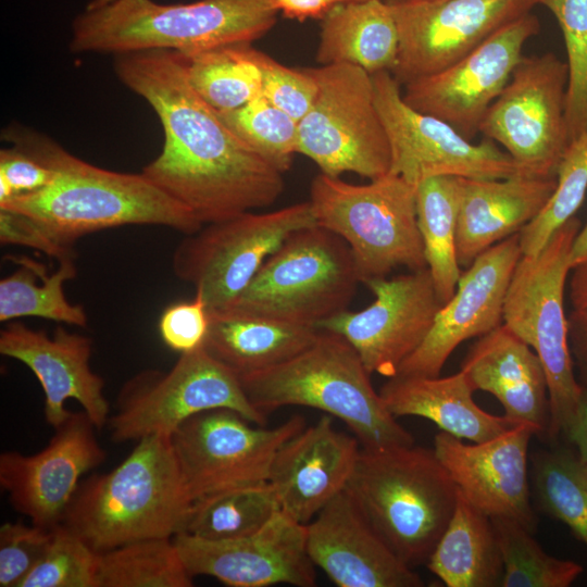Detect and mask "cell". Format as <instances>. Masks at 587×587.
Segmentation results:
<instances>
[{"instance_id":"6da1fadb","label":"cell","mask_w":587,"mask_h":587,"mask_svg":"<svg viewBox=\"0 0 587 587\" xmlns=\"http://www.w3.org/2000/svg\"><path fill=\"white\" fill-rule=\"evenodd\" d=\"M114 71L150 104L163 127V148L141 174L203 225L268 207L283 193L284 174L192 89L179 52L116 54Z\"/></svg>"},{"instance_id":"7a4b0ae2","label":"cell","mask_w":587,"mask_h":587,"mask_svg":"<svg viewBox=\"0 0 587 587\" xmlns=\"http://www.w3.org/2000/svg\"><path fill=\"white\" fill-rule=\"evenodd\" d=\"M2 139L54 171L43 189L3 204L38 223L53 239L74 248L88 234L125 225L165 226L190 235L203 224L141 173L104 170L71 154L48 136L14 125Z\"/></svg>"},{"instance_id":"3957f363","label":"cell","mask_w":587,"mask_h":587,"mask_svg":"<svg viewBox=\"0 0 587 587\" xmlns=\"http://www.w3.org/2000/svg\"><path fill=\"white\" fill-rule=\"evenodd\" d=\"M113 470L82 480L62 524L96 552L184 530L192 499L171 436L139 439Z\"/></svg>"},{"instance_id":"277c9868","label":"cell","mask_w":587,"mask_h":587,"mask_svg":"<svg viewBox=\"0 0 587 587\" xmlns=\"http://www.w3.org/2000/svg\"><path fill=\"white\" fill-rule=\"evenodd\" d=\"M277 14L272 0H112L76 16L70 48L114 55L150 49L191 54L251 45L276 24Z\"/></svg>"},{"instance_id":"5b68a950","label":"cell","mask_w":587,"mask_h":587,"mask_svg":"<svg viewBox=\"0 0 587 587\" xmlns=\"http://www.w3.org/2000/svg\"><path fill=\"white\" fill-rule=\"evenodd\" d=\"M239 380L249 402L265 415L280 407H308L344 422L362 448L414 445L374 389L359 353L336 333L320 329L302 352Z\"/></svg>"},{"instance_id":"8992f818","label":"cell","mask_w":587,"mask_h":587,"mask_svg":"<svg viewBox=\"0 0 587 587\" xmlns=\"http://www.w3.org/2000/svg\"><path fill=\"white\" fill-rule=\"evenodd\" d=\"M345 490L377 536L413 570L428 562L458 500L434 449L415 445L361 448Z\"/></svg>"},{"instance_id":"52a82bcc","label":"cell","mask_w":587,"mask_h":587,"mask_svg":"<svg viewBox=\"0 0 587 587\" xmlns=\"http://www.w3.org/2000/svg\"><path fill=\"white\" fill-rule=\"evenodd\" d=\"M579 229L580 222L573 216L540 252L521 257L502 311V323L536 352L544 366L550 409L546 437L551 441L563 436L583 392L574 374L563 302L570 251Z\"/></svg>"},{"instance_id":"ba28073f","label":"cell","mask_w":587,"mask_h":587,"mask_svg":"<svg viewBox=\"0 0 587 587\" xmlns=\"http://www.w3.org/2000/svg\"><path fill=\"white\" fill-rule=\"evenodd\" d=\"M415 191L391 173L363 185L320 173L311 182L309 201L316 224L347 242L360 282L366 284L400 266L427 267Z\"/></svg>"},{"instance_id":"9c48e42d","label":"cell","mask_w":587,"mask_h":587,"mask_svg":"<svg viewBox=\"0 0 587 587\" xmlns=\"http://www.w3.org/2000/svg\"><path fill=\"white\" fill-rule=\"evenodd\" d=\"M359 283L347 242L315 224L290 234L229 307L317 328L348 310Z\"/></svg>"},{"instance_id":"30bf717a","label":"cell","mask_w":587,"mask_h":587,"mask_svg":"<svg viewBox=\"0 0 587 587\" xmlns=\"http://www.w3.org/2000/svg\"><path fill=\"white\" fill-rule=\"evenodd\" d=\"M305 68L317 91L298 122V153L332 177L354 173L373 180L387 175L390 143L376 107L372 75L348 63Z\"/></svg>"},{"instance_id":"8fae6325","label":"cell","mask_w":587,"mask_h":587,"mask_svg":"<svg viewBox=\"0 0 587 587\" xmlns=\"http://www.w3.org/2000/svg\"><path fill=\"white\" fill-rule=\"evenodd\" d=\"M107 422L115 444L171 436L189 417L218 408L265 425L266 415L248 400L238 375L201 346L182 353L168 371L145 370L122 386Z\"/></svg>"},{"instance_id":"7c38bea8","label":"cell","mask_w":587,"mask_h":587,"mask_svg":"<svg viewBox=\"0 0 587 587\" xmlns=\"http://www.w3.org/2000/svg\"><path fill=\"white\" fill-rule=\"evenodd\" d=\"M310 201L204 224L173 255L175 275L195 287L209 313L232 305L265 260L295 230L315 225Z\"/></svg>"},{"instance_id":"4fadbf2b","label":"cell","mask_w":587,"mask_h":587,"mask_svg":"<svg viewBox=\"0 0 587 587\" xmlns=\"http://www.w3.org/2000/svg\"><path fill=\"white\" fill-rule=\"evenodd\" d=\"M567 80V64L554 53L523 55L480 124L529 176L555 177L570 143Z\"/></svg>"},{"instance_id":"5bb4252c","label":"cell","mask_w":587,"mask_h":587,"mask_svg":"<svg viewBox=\"0 0 587 587\" xmlns=\"http://www.w3.org/2000/svg\"><path fill=\"white\" fill-rule=\"evenodd\" d=\"M304 426L294 415L268 428L227 408L189 417L171 438L190 498L267 482L278 450Z\"/></svg>"},{"instance_id":"9a60e30c","label":"cell","mask_w":587,"mask_h":587,"mask_svg":"<svg viewBox=\"0 0 587 587\" xmlns=\"http://www.w3.org/2000/svg\"><path fill=\"white\" fill-rule=\"evenodd\" d=\"M372 77L376 107L390 143L389 173L414 187L436 176L502 179L527 175L491 140L473 143L448 123L411 108L390 72Z\"/></svg>"},{"instance_id":"2e32d148","label":"cell","mask_w":587,"mask_h":587,"mask_svg":"<svg viewBox=\"0 0 587 587\" xmlns=\"http://www.w3.org/2000/svg\"><path fill=\"white\" fill-rule=\"evenodd\" d=\"M539 30L530 11L520 15L449 67L407 84L404 101L472 140L522 60L525 43Z\"/></svg>"},{"instance_id":"e0dca14e","label":"cell","mask_w":587,"mask_h":587,"mask_svg":"<svg viewBox=\"0 0 587 587\" xmlns=\"http://www.w3.org/2000/svg\"><path fill=\"white\" fill-rule=\"evenodd\" d=\"M535 4L536 0H413L389 4L399 36L397 62L390 73L405 86L440 72Z\"/></svg>"},{"instance_id":"ac0fdd59","label":"cell","mask_w":587,"mask_h":587,"mask_svg":"<svg viewBox=\"0 0 587 587\" xmlns=\"http://www.w3.org/2000/svg\"><path fill=\"white\" fill-rule=\"evenodd\" d=\"M375 300L365 309L346 310L323 321L317 329L342 336L372 375H397L421 346L444 303L427 267L365 284Z\"/></svg>"},{"instance_id":"d6986e66","label":"cell","mask_w":587,"mask_h":587,"mask_svg":"<svg viewBox=\"0 0 587 587\" xmlns=\"http://www.w3.org/2000/svg\"><path fill=\"white\" fill-rule=\"evenodd\" d=\"M97 430L83 410L71 412L38 452L3 451L0 486L14 510L43 528L61 524L83 475L107 458Z\"/></svg>"},{"instance_id":"ffe728a7","label":"cell","mask_w":587,"mask_h":587,"mask_svg":"<svg viewBox=\"0 0 587 587\" xmlns=\"http://www.w3.org/2000/svg\"><path fill=\"white\" fill-rule=\"evenodd\" d=\"M193 576H211L230 587L315 585L307 550V524L278 511L257 533L228 540H208L186 533L173 537Z\"/></svg>"},{"instance_id":"44dd1931","label":"cell","mask_w":587,"mask_h":587,"mask_svg":"<svg viewBox=\"0 0 587 587\" xmlns=\"http://www.w3.org/2000/svg\"><path fill=\"white\" fill-rule=\"evenodd\" d=\"M533 436H538L537 430L527 424L472 444L440 432L434 437V451L459 494L472 505L490 517L515 520L534 534L538 520L528 480Z\"/></svg>"},{"instance_id":"7402d4cb","label":"cell","mask_w":587,"mask_h":587,"mask_svg":"<svg viewBox=\"0 0 587 587\" xmlns=\"http://www.w3.org/2000/svg\"><path fill=\"white\" fill-rule=\"evenodd\" d=\"M522 255L519 233L479 254L462 272L454 295L396 376L437 377L460 344L501 325L505 294Z\"/></svg>"},{"instance_id":"603a6c76","label":"cell","mask_w":587,"mask_h":587,"mask_svg":"<svg viewBox=\"0 0 587 587\" xmlns=\"http://www.w3.org/2000/svg\"><path fill=\"white\" fill-rule=\"evenodd\" d=\"M0 353L26 365L38 379L43 395L46 422L60 426L72 411L65 402L79 403L98 430L107 426L110 405L104 380L90 366L92 340L59 325L51 336L12 321L0 332Z\"/></svg>"},{"instance_id":"cb8c5ba5","label":"cell","mask_w":587,"mask_h":587,"mask_svg":"<svg viewBox=\"0 0 587 587\" xmlns=\"http://www.w3.org/2000/svg\"><path fill=\"white\" fill-rule=\"evenodd\" d=\"M307 550L339 587L424 586L372 529L346 490L307 524Z\"/></svg>"},{"instance_id":"d4e9b609","label":"cell","mask_w":587,"mask_h":587,"mask_svg":"<svg viewBox=\"0 0 587 587\" xmlns=\"http://www.w3.org/2000/svg\"><path fill=\"white\" fill-rule=\"evenodd\" d=\"M357 437L337 430L330 416L304 426L278 450L268 475L280 510L308 524L345 490L360 446Z\"/></svg>"},{"instance_id":"484cf974","label":"cell","mask_w":587,"mask_h":587,"mask_svg":"<svg viewBox=\"0 0 587 587\" xmlns=\"http://www.w3.org/2000/svg\"><path fill=\"white\" fill-rule=\"evenodd\" d=\"M461 370L473 390L491 394L513 425L527 424L547 436L550 409L547 377L536 352L503 323L478 337Z\"/></svg>"},{"instance_id":"4316f807","label":"cell","mask_w":587,"mask_h":587,"mask_svg":"<svg viewBox=\"0 0 587 587\" xmlns=\"http://www.w3.org/2000/svg\"><path fill=\"white\" fill-rule=\"evenodd\" d=\"M555 186V177H461L457 227L460 266L469 267L484 251L520 233L542 211Z\"/></svg>"},{"instance_id":"83f0119b","label":"cell","mask_w":587,"mask_h":587,"mask_svg":"<svg viewBox=\"0 0 587 587\" xmlns=\"http://www.w3.org/2000/svg\"><path fill=\"white\" fill-rule=\"evenodd\" d=\"M378 392L394 416L427 419L441 432L472 442L492 439L515 426L475 403L462 370L447 377H390Z\"/></svg>"},{"instance_id":"f1b7e54d","label":"cell","mask_w":587,"mask_h":587,"mask_svg":"<svg viewBox=\"0 0 587 587\" xmlns=\"http://www.w3.org/2000/svg\"><path fill=\"white\" fill-rule=\"evenodd\" d=\"M209 314L203 347L238 377L294 358L311 346L320 332L232 307Z\"/></svg>"},{"instance_id":"f546056e","label":"cell","mask_w":587,"mask_h":587,"mask_svg":"<svg viewBox=\"0 0 587 587\" xmlns=\"http://www.w3.org/2000/svg\"><path fill=\"white\" fill-rule=\"evenodd\" d=\"M321 21L315 54L320 65L348 63L371 75L394 70L399 36L384 0L341 2Z\"/></svg>"},{"instance_id":"4dcf8cb0","label":"cell","mask_w":587,"mask_h":587,"mask_svg":"<svg viewBox=\"0 0 587 587\" xmlns=\"http://www.w3.org/2000/svg\"><path fill=\"white\" fill-rule=\"evenodd\" d=\"M426 566L447 587L501 586L503 563L491 519L459 491L454 512Z\"/></svg>"},{"instance_id":"1f68e13d","label":"cell","mask_w":587,"mask_h":587,"mask_svg":"<svg viewBox=\"0 0 587 587\" xmlns=\"http://www.w3.org/2000/svg\"><path fill=\"white\" fill-rule=\"evenodd\" d=\"M460 197L461 177L458 176L427 178L415 191L426 266L444 304L454 295L462 274L457 255Z\"/></svg>"},{"instance_id":"d6a6232c","label":"cell","mask_w":587,"mask_h":587,"mask_svg":"<svg viewBox=\"0 0 587 587\" xmlns=\"http://www.w3.org/2000/svg\"><path fill=\"white\" fill-rule=\"evenodd\" d=\"M18 268L0 280V321L36 316L71 326L85 327L88 319L82 304L65 296L64 283L76 277L75 258L58 262L48 273L46 265L25 255H10Z\"/></svg>"},{"instance_id":"836d02e7","label":"cell","mask_w":587,"mask_h":587,"mask_svg":"<svg viewBox=\"0 0 587 587\" xmlns=\"http://www.w3.org/2000/svg\"><path fill=\"white\" fill-rule=\"evenodd\" d=\"M278 511L268 482L225 489L192 501L184 530L208 540H228L260 530Z\"/></svg>"},{"instance_id":"e575fe53","label":"cell","mask_w":587,"mask_h":587,"mask_svg":"<svg viewBox=\"0 0 587 587\" xmlns=\"http://www.w3.org/2000/svg\"><path fill=\"white\" fill-rule=\"evenodd\" d=\"M250 47L238 45L180 53L190 86L216 112L236 110L262 95V73Z\"/></svg>"},{"instance_id":"d590c367","label":"cell","mask_w":587,"mask_h":587,"mask_svg":"<svg viewBox=\"0 0 587 587\" xmlns=\"http://www.w3.org/2000/svg\"><path fill=\"white\" fill-rule=\"evenodd\" d=\"M532 483L539 509L587 547V462L574 448L536 451Z\"/></svg>"},{"instance_id":"8d00e7d4","label":"cell","mask_w":587,"mask_h":587,"mask_svg":"<svg viewBox=\"0 0 587 587\" xmlns=\"http://www.w3.org/2000/svg\"><path fill=\"white\" fill-rule=\"evenodd\" d=\"M173 538L132 541L99 553L97 587H190Z\"/></svg>"},{"instance_id":"74e56055","label":"cell","mask_w":587,"mask_h":587,"mask_svg":"<svg viewBox=\"0 0 587 587\" xmlns=\"http://www.w3.org/2000/svg\"><path fill=\"white\" fill-rule=\"evenodd\" d=\"M490 519L503 563L502 587H569L584 572L579 563L548 554L517 521Z\"/></svg>"},{"instance_id":"f35d334b","label":"cell","mask_w":587,"mask_h":587,"mask_svg":"<svg viewBox=\"0 0 587 587\" xmlns=\"http://www.w3.org/2000/svg\"><path fill=\"white\" fill-rule=\"evenodd\" d=\"M557 186L542 211L520 233L523 255H535L575 216L587 191V133L572 140L557 168Z\"/></svg>"},{"instance_id":"ab89813d","label":"cell","mask_w":587,"mask_h":587,"mask_svg":"<svg viewBox=\"0 0 587 587\" xmlns=\"http://www.w3.org/2000/svg\"><path fill=\"white\" fill-rule=\"evenodd\" d=\"M248 147L283 174L298 153V122L263 95L245 105L217 112Z\"/></svg>"},{"instance_id":"60d3db41","label":"cell","mask_w":587,"mask_h":587,"mask_svg":"<svg viewBox=\"0 0 587 587\" xmlns=\"http://www.w3.org/2000/svg\"><path fill=\"white\" fill-rule=\"evenodd\" d=\"M557 18L567 57L566 123L570 142L587 133V0H536Z\"/></svg>"},{"instance_id":"b9f144b4","label":"cell","mask_w":587,"mask_h":587,"mask_svg":"<svg viewBox=\"0 0 587 587\" xmlns=\"http://www.w3.org/2000/svg\"><path fill=\"white\" fill-rule=\"evenodd\" d=\"M98 561L99 552L61 523L20 587H97Z\"/></svg>"},{"instance_id":"7bdbcfd3","label":"cell","mask_w":587,"mask_h":587,"mask_svg":"<svg viewBox=\"0 0 587 587\" xmlns=\"http://www.w3.org/2000/svg\"><path fill=\"white\" fill-rule=\"evenodd\" d=\"M262 73V95L299 122L311 108L317 87L307 68H291L250 47Z\"/></svg>"},{"instance_id":"ee69618b","label":"cell","mask_w":587,"mask_h":587,"mask_svg":"<svg viewBox=\"0 0 587 587\" xmlns=\"http://www.w3.org/2000/svg\"><path fill=\"white\" fill-rule=\"evenodd\" d=\"M52 529L23 522L1 525L0 587H20L48 548Z\"/></svg>"},{"instance_id":"f6af8a7d","label":"cell","mask_w":587,"mask_h":587,"mask_svg":"<svg viewBox=\"0 0 587 587\" xmlns=\"http://www.w3.org/2000/svg\"><path fill=\"white\" fill-rule=\"evenodd\" d=\"M210 324L209 310L198 295L166 307L159 320L163 342L173 351L190 352L203 346Z\"/></svg>"},{"instance_id":"bcb514c9","label":"cell","mask_w":587,"mask_h":587,"mask_svg":"<svg viewBox=\"0 0 587 587\" xmlns=\"http://www.w3.org/2000/svg\"><path fill=\"white\" fill-rule=\"evenodd\" d=\"M54 171L24 150L12 146L0 150V204L47 187Z\"/></svg>"},{"instance_id":"7dc6e473","label":"cell","mask_w":587,"mask_h":587,"mask_svg":"<svg viewBox=\"0 0 587 587\" xmlns=\"http://www.w3.org/2000/svg\"><path fill=\"white\" fill-rule=\"evenodd\" d=\"M0 242L33 248L58 262L76 259L74 248L53 239L29 216L7 209H0Z\"/></svg>"},{"instance_id":"c3c4849f","label":"cell","mask_w":587,"mask_h":587,"mask_svg":"<svg viewBox=\"0 0 587 587\" xmlns=\"http://www.w3.org/2000/svg\"><path fill=\"white\" fill-rule=\"evenodd\" d=\"M569 322L570 349L580 385L587 388V313L573 311Z\"/></svg>"},{"instance_id":"681fc988","label":"cell","mask_w":587,"mask_h":587,"mask_svg":"<svg viewBox=\"0 0 587 587\" xmlns=\"http://www.w3.org/2000/svg\"><path fill=\"white\" fill-rule=\"evenodd\" d=\"M341 2L344 0H272L278 13L299 22H304L308 18L322 20Z\"/></svg>"},{"instance_id":"f907efd6","label":"cell","mask_w":587,"mask_h":587,"mask_svg":"<svg viewBox=\"0 0 587 587\" xmlns=\"http://www.w3.org/2000/svg\"><path fill=\"white\" fill-rule=\"evenodd\" d=\"M563 437L587 462V388L584 386L576 412L563 433Z\"/></svg>"},{"instance_id":"816d5d0a","label":"cell","mask_w":587,"mask_h":587,"mask_svg":"<svg viewBox=\"0 0 587 587\" xmlns=\"http://www.w3.org/2000/svg\"><path fill=\"white\" fill-rule=\"evenodd\" d=\"M570 299L573 311L587 313V263L573 268L570 282Z\"/></svg>"},{"instance_id":"f5cc1de1","label":"cell","mask_w":587,"mask_h":587,"mask_svg":"<svg viewBox=\"0 0 587 587\" xmlns=\"http://www.w3.org/2000/svg\"><path fill=\"white\" fill-rule=\"evenodd\" d=\"M570 267H574L587 263V223L586 225L578 230L571 251H570Z\"/></svg>"},{"instance_id":"db71d44e","label":"cell","mask_w":587,"mask_h":587,"mask_svg":"<svg viewBox=\"0 0 587 587\" xmlns=\"http://www.w3.org/2000/svg\"><path fill=\"white\" fill-rule=\"evenodd\" d=\"M110 1H112V0H92L90 3L87 4L86 8L99 7V5L105 4V3L110 2Z\"/></svg>"},{"instance_id":"11a10c76","label":"cell","mask_w":587,"mask_h":587,"mask_svg":"<svg viewBox=\"0 0 587 587\" xmlns=\"http://www.w3.org/2000/svg\"><path fill=\"white\" fill-rule=\"evenodd\" d=\"M386 3L392 4V3H400V2H407V1H413V0H384Z\"/></svg>"},{"instance_id":"9f6ffc18","label":"cell","mask_w":587,"mask_h":587,"mask_svg":"<svg viewBox=\"0 0 587 587\" xmlns=\"http://www.w3.org/2000/svg\"><path fill=\"white\" fill-rule=\"evenodd\" d=\"M355 1H366V0H344V2H355Z\"/></svg>"}]
</instances>
